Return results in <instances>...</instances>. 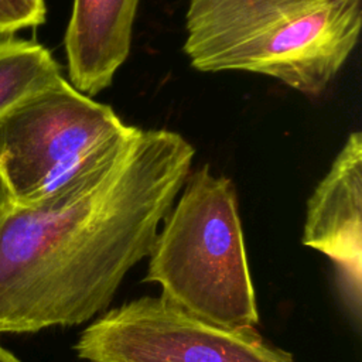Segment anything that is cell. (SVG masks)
I'll list each match as a JSON object with an SVG mask.
<instances>
[{
    "label": "cell",
    "mask_w": 362,
    "mask_h": 362,
    "mask_svg": "<svg viewBox=\"0 0 362 362\" xmlns=\"http://www.w3.org/2000/svg\"><path fill=\"white\" fill-rule=\"evenodd\" d=\"M194 147L165 129H139L96 184L34 205L0 191V334L92 320L151 252L191 173Z\"/></svg>",
    "instance_id": "6da1fadb"
},
{
    "label": "cell",
    "mask_w": 362,
    "mask_h": 362,
    "mask_svg": "<svg viewBox=\"0 0 362 362\" xmlns=\"http://www.w3.org/2000/svg\"><path fill=\"white\" fill-rule=\"evenodd\" d=\"M74 351L85 362H296L255 327L215 325L163 296L106 311L79 334Z\"/></svg>",
    "instance_id": "5b68a950"
},
{
    "label": "cell",
    "mask_w": 362,
    "mask_h": 362,
    "mask_svg": "<svg viewBox=\"0 0 362 362\" xmlns=\"http://www.w3.org/2000/svg\"><path fill=\"white\" fill-rule=\"evenodd\" d=\"M140 0H74L64 45L69 83L95 96L127 59Z\"/></svg>",
    "instance_id": "52a82bcc"
},
{
    "label": "cell",
    "mask_w": 362,
    "mask_h": 362,
    "mask_svg": "<svg viewBox=\"0 0 362 362\" xmlns=\"http://www.w3.org/2000/svg\"><path fill=\"white\" fill-rule=\"evenodd\" d=\"M61 78L58 62L44 45L6 35L0 40V117Z\"/></svg>",
    "instance_id": "ba28073f"
},
{
    "label": "cell",
    "mask_w": 362,
    "mask_h": 362,
    "mask_svg": "<svg viewBox=\"0 0 362 362\" xmlns=\"http://www.w3.org/2000/svg\"><path fill=\"white\" fill-rule=\"evenodd\" d=\"M0 362H21L13 352H10L8 349H6L1 344H0Z\"/></svg>",
    "instance_id": "30bf717a"
},
{
    "label": "cell",
    "mask_w": 362,
    "mask_h": 362,
    "mask_svg": "<svg viewBox=\"0 0 362 362\" xmlns=\"http://www.w3.org/2000/svg\"><path fill=\"white\" fill-rule=\"evenodd\" d=\"M44 0H0V35H13L24 28L44 24Z\"/></svg>",
    "instance_id": "9c48e42d"
},
{
    "label": "cell",
    "mask_w": 362,
    "mask_h": 362,
    "mask_svg": "<svg viewBox=\"0 0 362 362\" xmlns=\"http://www.w3.org/2000/svg\"><path fill=\"white\" fill-rule=\"evenodd\" d=\"M139 129L61 78L0 117V191L34 205L93 185Z\"/></svg>",
    "instance_id": "277c9868"
},
{
    "label": "cell",
    "mask_w": 362,
    "mask_h": 362,
    "mask_svg": "<svg viewBox=\"0 0 362 362\" xmlns=\"http://www.w3.org/2000/svg\"><path fill=\"white\" fill-rule=\"evenodd\" d=\"M148 257L143 280L188 313L225 328L259 322L236 188L209 165L189 173Z\"/></svg>",
    "instance_id": "3957f363"
},
{
    "label": "cell",
    "mask_w": 362,
    "mask_h": 362,
    "mask_svg": "<svg viewBox=\"0 0 362 362\" xmlns=\"http://www.w3.org/2000/svg\"><path fill=\"white\" fill-rule=\"evenodd\" d=\"M304 246L335 266L342 296L361 314L362 283V133L352 132L307 201Z\"/></svg>",
    "instance_id": "8992f818"
},
{
    "label": "cell",
    "mask_w": 362,
    "mask_h": 362,
    "mask_svg": "<svg viewBox=\"0 0 362 362\" xmlns=\"http://www.w3.org/2000/svg\"><path fill=\"white\" fill-rule=\"evenodd\" d=\"M361 23V0H189L182 48L197 71L260 74L317 98Z\"/></svg>",
    "instance_id": "7a4b0ae2"
}]
</instances>
